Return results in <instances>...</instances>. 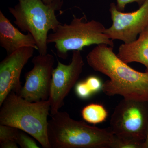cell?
Instances as JSON below:
<instances>
[{
	"label": "cell",
	"instance_id": "1",
	"mask_svg": "<svg viewBox=\"0 0 148 148\" xmlns=\"http://www.w3.org/2000/svg\"><path fill=\"white\" fill-rule=\"evenodd\" d=\"M89 66L109 77L103 83V91L108 96L121 95L124 99L148 102V72L132 69L113 51V47L100 44L86 56Z\"/></svg>",
	"mask_w": 148,
	"mask_h": 148
},
{
	"label": "cell",
	"instance_id": "2",
	"mask_svg": "<svg viewBox=\"0 0 148 148\" xmlns=\"http://www.w3.org/2000/svg\"><path fill=\"white\" fill-rule=\"evenodd\" d=\"M51 116L47 127L51 148H112L115 136L110 127L90 126L66 112L58 111Z\"/></svg>",
	"mask_w": 148,
	"mask_h": 148
},
{
	"label": "cell",
	"instance_id": "3",
	"mask_svg": "<svg viewBox=\"0 0 148 148\" xmlns=\"http://www.w3.org/2000/svg\"><path fill=\"white\" fill-rule=\"evenodd\" d=\"M1 107L0 124L22 130L37 140L44 148H51L47 136L49 100L30 102L11 91Z\"/></svg>",
	"mask_w": 148,
	"mask_h": 148
},
{
	"label": "cell",
	"instance_id": "4",
	"mask_svg": "<svg viewBox=\"0 0 148 148\" xmlns=\"http://www.w3.org/2000/svg\"><path fill=\"white\" fill-rule=\"evenodd\" d=\"M17 1V4L8 8L15 18L14 24L22 32L32 35L39 53L45 55L47 53L49 32H55L61 24L56 12L62 8L63 0H54L49 4H46L42 0Z\"/></svg>",
	"mask_w": 148,
	"mask_h": 148
},
{
	"label": "cell",
	"instance_id": "5",
	"mask_svg": "<svg viewBox=\"0 0 148 148\" xmlns=\"http://www.w3.org/2000/svg\"><path fill=\"white\" fill-rule=\"evenodd\" d=\"M106 28L99 21H87L86 16L73 15L70 24H60L55 32L48 34V44H55L59 58L66 59L70 51H82L92 45L106 44L114 47V42L105 33Z\"/></svg>",
	"mask_w": 148,
	"mask_h": 148
},
{
	"label": "cell",
	"instance_id": "6",
	"mask_svg": "<svg viewBox=\"0 0 148 148\" xmlns=\"http://www.w3.org/2000/svg\"><path fill=\"white\" fill-rule=\"evenodd\" d=\"M109 127L119 140L144 145L148 134V102L123 98L115 108Z\"/></svg>",
	"mask_w": 148,
	"mask_h": 148
},
{
	"label": "cell",
	"instance_id": "7",
	"mask_svg": "<svg viewBox=\"0 0 148 148\" xmlns=\"http://www.w3.org/2000/svg\"><path fill=\"white\" fill-rule=\"evenodd\" d=\"M109 10L112 24L105 32L112 40H120L124 43L132 42L148 27V0L132 12H122L114 3L111 4Z\"/></svg>",
	"mask_w": 148,
	"mask_h": 148
},
{
	"label": "cell",
	"instance_id": "8",
	"mask_svg": "<svg viewBox=\"0 0 148 148\" xmlns=\"http://www.w3.org/2000/svg\"><path fill=\"white\" fill-rule=\"evenodd\" d=\"M52 73L50 94L51 115L56 114L64 104V99L77 83L84 64L80 51H73L71 62L68 65L57 60Z\"/></svg>",
	"mask_w": 148,
	"mask_h": 148
},
{
	"label": "cell",
	"instance_id": "9",
	"mask_svg": "<svg viewBox=\"0 0 148 148\" xmlns=\"http://www.w3.org/2000/svg\"><path fill=\"white\" fill-rule=\"evenodd\" d=\"M34 67L25 75L20 95L30 102L48 100L55 58L51 54H39L33 58Z\"/></svg>",
	"mask_w": 148,
	"mask_h": 148
},
{
	"label": "cell",
	"instance_id": "10",
	"mask_svg": "<svg viewBox=\"0 0 148 148\" xmlns=\"http://www.w3.org/2000/svg\"><path fill=\"white\" fill-rule=\"evenodd\" d=\"M34 49L21 48L8 54L0 63V106L11 91L19 95L22 86L20 78L22 69L34 54Z\"/></svg>",
	"mask_w": 148,
	"mask_h": 148
},
{
	"label": "cell",
	"instance_id": "11",
	"mask_svg": "<svg viewBox=\"0 0 148 148\" xmlns=\"http://www.w3.org/2000/svg\"><path fill=\"white\" fill-rule=\"evenodd\" d=\"M0 45L8 54L21 48L31 47L38 50L36 42L30 33L24 34L14 27L1 11H0Z\"/></svg>",
	"mask_w": 148,
	"mask_h": 148
},
{
	"label": "cell",
	"instance_id": "12",
	"mask_svg": "<svg viewBox=\"0 0 148 148\" xmlns=\"http://www.w3.org/2000/svg\"><path fill=\"white\" fill-rule=\"evenodd\" d=\"M117 55L126 64L138 62L143 64L146 67L145 71L148 72V27L135 40L122 44Z\"/></svg>",
	"mask_w": 148,
	"mask_h": 148
},
{
	"label": "cell",
	"instance_id": "13",
	"mask_svg": "<svg viewBox=\"0 0 148 148\" xmlns=\"http://www.w3.org/2000/svg\"><path fill=\"white\" fill-rule=\"evenodd\" d=\"M103 83L95 76L88 77L84 80L77 83L75 86L76 95L82 100H87L103 90Z\"/></svg>",
	"mask_w": 148,
	"mask_h": 148
},
{
	"label": "cell",
	"instance_id": "14",
	"mask_svg": "<svg viewBox=\"0 0 148 148\" xmlns=\"http://www.w3.org/2000/svg\"><path fill=\"white\" fill-rule=\"evenodd\" d=\"M81 115L83 119L86 122L97 124L105 121L108 117V113L101 104L91 103L82 109Z\"/></svg>",
	"mask_w": 148,
	"mask_h": 148
},
{
	"label": "cell",
	"instance_id": "15",
	"mask_svg": "<svg viewBox=\"0 0 148 148\" xmlns=\"http://www.w3.org/2000/svg\"><path fill=\"white\" fill-rule=\"evenodd\" d=\"M19 130L9 125L0 124V143L7 141L16 142Z\"/></svg>",
	"mask_w": 148,
	"mask_h": 148
},
{
	"label": "cell",
	"instance_id": "16",
	"mask_svg": "<svg viewBox=\"0 0 148 148\" xmlns=\"http://www.w3.org/2000/svg\"><path fill=\"white\" fill-rule=\"evenodd\" d=\"M25 133L19 131L16 140L17 144L22 148H39L34 140Z\"/></svg>",
	"mask_w": 148,
	"mask_h": 148
},
{
	"label": "cell",
	"instance_id": "17",
	"mask_svg": "<svg viewBox=\"0 0 148 148\" xmlns=\"http://www.w3.org/2000/svg\"><path fill=\"white\" fill-rule=\"evenodd\" d=\"M112 148H144L143 144L119 140L115 136Z\"/></svg>",
	"mask_w": 148,
	"mask_h": 148
},
{
	"label": "cell",
	"instance_id": "18",
	"mask_svg": "<svg viewBox=\"0 0 148 148\" xmlns=\"http://www.w3.org/2000/svg\"><path fill=\"white\" fill-rule=\"evenodd\" d=\"M146 0H116V7L120 11L124 10L125 6L130 3H136L139 5H142Z\"/></svg>",
	"mask_w": 148,
	"mask_h": 148
},
{
	"label": "cell",
	"instance_id": "19",
	"mask_svg": "<svg viewBox=\"0 0 148 148\" xmlns=\"http://www.w3.org/2000/svg\"><path fill=\"white\" fill-rule=\"evenodd\" d=\"M1 148H18L17 143L15 141H7L0 143Z\"/></svg>",
	"mask_w": 148,
	"mask_h": 148
},
{
	"label": "cell",
	"instance_id": "20",
	"mask_svg": "<svg viewBox=\"0 0 148 148\" xmlns=\"http://www.w3.org/2000/svg\"><path fill=\"white\" fill-rule=\"evenodd\" d=\"M144 148H148V134L147 139L144 144Z\"/></svg>",
	"mask_w": 148,
	"mask_h": 148
},
{
	"label": "cell",
	"instance_id": "21",
	"mask_svg": "<svg viewBox=\"0 0 148 148\" xmlns=\"http://www.w3.org/2000/svg\"><path fill=\"white\" fill-rule=\"evenodd\" d=\"M42 1L46 4H49L52 3L54 0H42Z\"/></svg>",
	"mask_w": 148,
	"mask_h": 148
}]
</instances>
